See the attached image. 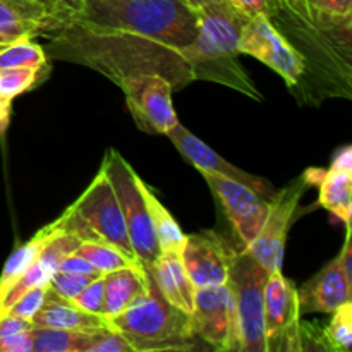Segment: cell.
<instances>
[{
	"label": "cell",
	"instance_id": "cell-1",
	"mask_svg": "<svg viewBox=\"0 0 352 352\" xmlns=\"http://www.w3.org/2000/svg\"><path fill=\"white\" fill-rule=\"evenodd\" d=\"M198 10L186 0H81L65 26L48 34V54L86 65L113 85L160 74L174 91L195 81L188 58Z\"/></svg>",
	"mask_w": 352,
	"mask_h": 352
},
{
	"label": "cell",
	"instance_id": "cell-2",
	"mask_svg": "<svg viewBox=\"0 0 352 352\" xmlns=\"http://www.w3.org/2000/svg\"><path fill=\"white\" fill-rule=\"evenodd\" d=\"M198 34L188 50L189 64L196 79H208L260 100L256 86L241 67L239 38L248 16L236 9L229 0L212 2L199 7Z\"/></svg>",
	"mask_w": 352,
	"mask_h": 352
},
{
	"label": "cell",
	"instance_id": "cell-3",
	"mask_svg": "<svg viewBox=\"0 0 352 352\" xmlns=\"http://www.w3.org/2000/svg\"><path fill=\"white\" fill-rule=\"evenodd\" d=\"M109 322L127 340L133 352L189 351L195 347L191 316L162 296L151 275L146 292Z\"/></svg>",
	"mask_w": 352,
	"mask_h": 352
},
{
	"label": "cell",
	"instance_id": "cell-4",
	"mask_svg": "<svg viewBox=\"0 0 352 352\" xmlns=\"http://www.w3.org/2000/svg\"><path fill=\"white\" fill-rule=\"evenodd\" d=\"M57 222L60 230L72 234L79 241L112 244L138 260L127 237L119 199L103 168H100L85 192L58 217Z\"/></svg>",
	"mask_w": 352,
	"mask_h": 352
},
{
	"label": "cell",
	"instance_id": "cell-5",
	"mask_svg": "<svg viewBox=\"0 0 352 352\" xmlns=\"http://www.w3.org/2000/svg\"><path fill=\"white\" fill-rule=\"evenodd\" d=\"M102 168L112 182L113 191L119 199L124 222H126L127 237H129L134 254L148 270L160 254V248L155 239L150 210H148L140 188L141 177L117 150L107 151Z\"/></svg>",
	"mask_w": 352,
	"mask_h": 352
},
{
	"label": "cell",
	"instance_id": "cell-6",
	"mask_svg": "<svg viewBox=\"0 0 352 352\" xmlns=\"http://www.w3.org/2000/svg\"><path fill=\"white\" fill-rule=\"evenodd\" d=\"M268 272L243 248L236 251L229 274L236 305L241 352H267L265 344V284Z\"/></svg>",
	"mask_w": 352,
	"mask_h": 352
},
{
	"label": "cell",
	"instance_id": "cell-7",
	"mask_svg": "<svg viewBox=\"0 0 352 352\" xmlns=\"http://www.w3.org/2000/svg\"><path fill=\"white\" fill-rule=\"evenodd\" d=\"M322 174V168H308L284 189L275 191L268 201V213L260 232L250 246H244L268 274L282 272L285 241L298 213L299 201L309 186H318Z\"/></svg>",
	"mask_w": 352,
	"mask_h": 352
},
{
	"label": "cell",
	"instance_id": "cell-8",
	"mask_svg": "<svg viewBox=\"0 0 352 352\" xmlns=\"http://www.w3.org/2000/svg\"><path fill=\"white\" fill-rule=\"evenodd\" d=\"M239 54L251 55L267 67L274 69L284 78L289 89L299 88L306 78V62L302 55L285 40L284 34L265 14L248 17L239 38Z\"/></svg>",
	"mask_w": 352,
	"mask_h": 352
},
{
	"label": "cell",
	"instance_id": "cell-9",
	"mask_svg": "<svg viewBox=\"0 0 352 352\" xmlns=\"http://www.w3.org/2000/svg\"><path fill=\"white\" fill-rule=\"evenodd\" d=\"M265 344L267 352L302 351L298 289L282 272L268 274L265 284Z\"/></svg>",
	"mask_w": 352,
	"mask_h": 352
},
{
	"label": "cell",
	"instance_id": "cell-10",
	"mask_svg": "<svg viewBox=\"0 0 352 352\" xmlns=\"http://www.w3.org/2000/svg\"><path fill=\"white\" fill-rule=\"evenodd\" d=\"M191 320L196 337L212 349L239 351L236 305L229 282L196 289Z\"/></svg>",
	"mask_w": 352,
	"mask_h": 352
},
{
	"label": "cell",
	"instance_id": "cell-11",
	"mask_svg": "<svg viewBox=\"0 0 352 352\" xmlns=\"http://www.w3.org/2000/svg\"><path fill=\"white\" fill-rule=\"evenodd\" d=\"M126 96L127 109L134 122L148 134H167L179 124L172 93L174 86L160 74L129 78L119 85Z\"/></svg>",
	"mask_w": 352,
	"mask_h": 352
},
{
	"label": "cell",
	"instance_id": "cell-12",
	"mask_svg": "<svg viewBox=\"0 0 352 352\" xmlns=\"http://www.w3.org/2000/svg\"><path fill=\"white\" fill-rule=\"evenodd\" d=\"M236 250L213 230L186 236L182 263L196 289L226 284L229 280Z\"/></svg>",
	"mask_w": 352,
	"mask_h": 352
},
{
	"label": "cell",
	"instance_id": "cell-13",
	"mask_svg": "<svg viewBox=\"0 0 352 352\" xmlns=\"http://www.w3.org/2000/svg\"><path fill=\"white\" fill-rule=\"evenodd\" d=\"M203 177L226 210L243 246H250L265 222L268 213V199L232 179L208 174V172H203Z\"/></svg>",
	"mask_w": 352,
	"mask_h": 352
},
{
	"label": "cell",
	"instance_id": "cell-14",
	"mask_svg": "<svg viewBox=\"0 0 352 352\" xmlns=\"http://www.w3.org/2000/svg\"><path fill=\"white\" fill-rule=\"evenodd\" d=\"M165 136H168V140L181 151L182 157L189 164L195 165L201 174L203 172H208V174H217L222 175V177L232 179V181L241 182V184L248 186L253 191H256L258 195L263 196L268 201L275 195V189L270 182L265 181L263 177H258V175H253L250 172L237 168L236 165H232L229 160L220 157L215 150H212L208 144L203 143L199 138H196L191 131H188L181 124H175Z\"/></svg>",
	"mask_w": 352,
	"mask_h": 352
},
{
	"label": "cell",
	"instance_id": "cell-15",
	"mask_svg": "<svg viewBox=\"0 0 352 352\" xmlns=\"http://www.w3.org/2000/svg\"><path fill=\"white\" fill-rule=\"evenodd\" d=\"M62 26V19L45 0H0V36L9 41L48 36Z\"/></svg>",
	"mask_w": 352,
	"mask_h": 352
},
{
	"label": "cell",
	"instance_id": "cell-16",
	"mask_svg": "<svg viewBox=\"0 0 352 352\" xmlns=\"http://www.w3.org/2000/svg\"><path fill=\"white\" fill-rule=\"evenodd\" d=\"M298 298L301 315H332L340 305L352 301V277L344 272L339 254L298 289Z\"/></svg>",
	"mask_w": 352,
	"mask_h": 352
},
{
	"label": "cell",
	"instance_id": "cell-17",
	"mask_svg": "<svg viewBox=\"0 0 352 352\" xmlns=\"http://www.w3.org/2000/svg\"><path fill=\"white\" fill-rule=\"evenodd\" d=\"M318 205L329 210L340 222L351 226L352 217V148L342 146L336 155L330 168L323 170L318 182Z\"/></svg>",
	"mask_w": 352,
	"mask_h": 352
},
{
	"label": "cell",
	"instance_id": "cell-18",
	"mask_svg": "<svg viewBox=\"0 0 352 352\" xmlns=\"http://www.w3.org/2000/svg\"><path fill=\"white\" fill-rule=\"evenodd\" d=\"M148 272L162 296L172 306L191 316L192 308H195L196 287L186 272L181 254L160 251Z\"/></svg>",
	"mask_w": 352,
	"mask_h": 352
},
{
	"label": "cell",
	"instance_id": "cell-19",
	"mask_svg": "<svg viewBox=\"0 0 352 352\" xmlns=\"http://www.w3.org/2000/svg\"><path fill=\"white\" fill-rule=\"evenodd\" d=\"M103 280H105L103 316L112 320L146 292L150 284V272L143 265H129L120 270L105 274Z\"/></svg>",
	"mask_w": 352,
	"mask_h": 352
},
{
	"label": "cell",
	"instance_id": "cell-20",
	"mask_svg": "<svg viewBox=\"0 0 352 352\" xmlns=\"http://www.w3.org/2000/svg\"><path fill=\"white\" fill-rule=\"evenodd\" d=\"M31 322H33V327H52V329L65 330H91L110 325L107 318L85 311L78 305H74V301L60 298L50 289H47L43 305Z\"/></svg>",
	"mask_w": 352,
	"mask_h": 352
},
{
	"label": "cell",
	"instance_id": "cell-21",
	"mask_svg": "<svg viewBox=\"0 0 352 352\" xmlns=\"http://www.w3.org/2000/svg\"><path fill=\"white\" fill-rule=\"evenodd\" d=\"M58 230H60V226H58L57 220H54V222L48 223V226L41 227L26 244L19 246L12 254H10V258L6 261V265H3L2 275H0V301H2L3 296L7 294V291L16 284L17 278H19L21 275L30 268V265L36 260V256L40 254L45 243H47L55 232H58Z\"/></svg>",
	"mask_w": 352,
	"mask_h": 352
},
{
	"label": "cell",
	"instance_id": "cell-22",
	"mask_svg": "<svg viewBox=\"0 0 352 352\" xmlns=\"http://www.w3.org/2000/svg\"><path fill=\"white\" fill-rule=\"evenodd\" d=\"M140 188L144 196V201H146L148 205V210H150L151 226H153L155 239H157L160 251L181 254L186 243V236L181 230V227H179V223L175 222V219L170 215V212L162 205L160 199L155 196V192L151 191L150 186L144 184L143 179L140 181Z\"/></svg>",
	"mask_w": 352,
	"mask_h": 352
},
{
	"label": "cell",
	"instance_id": "cell-23",
	"mask_svg": "<svg viewBox=\"0 0 352 352\" xmlns=\"http://www.w3.org/2000/svg\"><path fill=\"white\" fill-rule=\"evenodd\" d=\"M33 352H82L86 330L33 327Z\"/></svg>",
	"mask_w": 352,
	"mask_h": 352
},
{
	"label": "cell",
	"instance_id": "cell-24",
	"mask_svg": "<svg viewBox=\"0 0 352 352\" xmlns=\"http://www.w3.org/2000/svg\"><path fill=\"white\" fill-rule=\"evenodd\" d=\"M320 342V349L336 352H349L352 344V301L340 305L332 313L329 327L320 330L318 337H313Z\"/></svg>",
	"mask_w": 352,
	"mask_h": 352
},
{
	"label": "cell",
	"instance_id": "cell-25",
	"mask_svg": "<svg viewBox=\"0 0 352 352\" xmlns=\"http://www.w3.org/2000/svg\"><path fill=\"white\" fill-rule=\"evenodd\" d=\"M74 253H78L79 256H82L86 261H89V263L95 267V270H98L102 275L120 270V268L129 267V265H141L138 260L127 256L122 250L107 243L82 241Z\"/></svg>",
	"mask_w": 352,
	"mask_h": 352
},
{
	"label": "cell",
	"instance_id": "cell-26",
	"mask_svg": "<svg viewBox=\"0 0 352 352\" xmlns=\"http://www.w3.org/2000/svg\"><path fill=\"white\" fill-rule=\"evenodd\" d=\"M3 67H33L48 69L47 52L34 43L33 38H19L0 50V69Z\"/></svg>",
	"mask_w": 352,
	"mask_h": 352
},
{
	"label": "cell",
	"instance_id": "cell-27",
	"mask_svg": "<svg viewBox=\"0 0 352 352\" xmlns=\"http://www.w3.org/2000/svg\"><path fill=\"white\" fill-rule=\"evenodd\" d=\"M48 69L3 67L0 69V100L12 103L14 98L33 88Z\"/></svg>",
	"mask_w": 352,
	"mask_h": 352
},
{
	"label": "cell",
	"instance_id": "cell-28",
	"mask_svg": "<svg viewBox=\"0 0 352 352\" xmlns=\"http://www.w3.org/2000/svg\"><path fill=\"white\" fill-rule=\"evenodd\" d=\"M91 275H78V274H69V272L57 270L52 275L50 282H48V289L58 294L60 298L65 299H74L89 282L93 280Z\"/></svg>",
	"mask_w": 352,
	"mask_h": 352
},
{
	"label": "cell",
	"instance_id": "cell-29",
	"mask_svg": "<svg viewBox=\"0 0 352 352\" xmlns=\"http://www.w3.org/2000/svg\"><path fill=\"white\" fill-rule=\"evenodd\" d=\"M103 298H105V280L102 275V277L93 278L72 301L85 311L103 316Z\"/></svg>",
	"mask_w": 352,
	"mask_h": 352
},
{
	"label": "cell",
	"instance_id": "cell-30",
	"mask_svg": "<svg viewBox=\"0 0 352 352\" xmlns=\"http://www.w3.org/2000/svg\"><path fill=\"white\" fill-rule=\"evenodd\" d=\"M48 287H33L30 291L24 292L17 301H14L9 306V309L2 313H12V315L21 316V318L33 320V316L40 311L41 305L45 301V294H47Z\"/></svg>",
	"mask_w": 352,
	"mask_h": 352
},
{
	"label": "cell",
	"instance_id": "cell-31",
	"mask_svg": "<svg viewBox=\"0 0 352 352\" xmlns=\"http://www.w3.org/2000/svg\"><path fill=\"white\" fill-rule=\"evenodd\" d=\"M299 2L325 16L352 19V0H299Z\"/></svg>",
	"mask_w": 352,
	"mask_h": 352
},
{
	"label": "cell",
	"instance_id": "cell-32",
	"mask_svg": "<svg viewBox=\"0 0 352 352\" xmlns=\"http://www.w3.org/2000/svg\"><path fill=\"white\" fill-rule=\"evenodd\" d=\"M229 2L248 17H253L256 14H265L268 17L275 10L278 0H229Z\"/></svg>",
	"mask_w": 352,
	"mask_h": 352
},
{
	"label": "cell",
	"instance_id": "cell-33",
	"mask_svg": "<svg viewBox=\"0 0 352 352\" xmlns=\"http://www.w3.org/2000/svg\"><path fill=\"white\" fill-rule=\"evenodd\" d=\"M57 270L69 272V274H78V275H91V277H102L98 270H95L89 261H86L85 258L79 256L78 253H72L69 256H65L64 260L60 261Z\"/></svg>",
	"mask_w": 352,
	"mask_h": 352
},
{
	"label": "cell",
	"instance_id": "cell-34",
	"mask_svg": "<svg viewBox=\"0 0 352 352\" xmlns=\"http://www.w3.org/2000/svg\"><path fill=\"white\" fill-rule=\"evenodd\" d=\"M0 352H33V336L31 330L0 339Z\"/></svg>",
	"mask_w": 352,
	"mask_h": 352
},
{
	"label": "cell",
	"instance_id": "cell-35",
	"mask_svg": "<svg viewBox=\"0 0 352 352\" xmlns=\"http://www.w3.org/2000/svg\"><path fill=\"white\" fill-rule=\"evenodd\" d=\"M33 329V322L21 316L12 315V313H0V339L14 333L28 332Z\"/></svg>",
	"mask_w": 352,
	"mask_h": 352
},
{
	"label": "cell",
	"instance_id": "cell-36",
	"mask_svg": "<svg viewBox=\"0 0 352 352\" xmlns=\"http://www.w3.org/2000/svg\"><path fill=\"white\" fill-rule=\"evenodd\" d=\"M45 2L50 6V9L57 14L62 19L64 26L67 24V21L74 16L76 10L79 9V3L81 0H45Z\"/></svg>",
	"mask_w": 352,
	"mask_h": 352
},
{
	"label": "cell",
	"instance_id": "cell-37",
	"mask_svg": "<svg viewBox=\"0 0 352 352\" xmlns=\"http://www.w3.org/2000/svg\"><path fill=\"white\" fill-rule=\"evenodd\" d=\"M10 105L12 103H6L0 100V134L7 129L10 119Z\"/></svg>",
	"mask_w": 352,
	"mask_h": 352
},
{
	"label": "cell",
	"instance_id": "cell-38",
	"mask_svg": "<svg viewBox=\"0 0 352 352\" xmlns=\"http://www.w3.org/2000/svg\"><path fill=\"white\" fill-rule=\"evenodd\" d=\"M186 2H188L192 9H199V7L208 6V3L212 2H220V0H186Z\"/></svg>",
	"mask_w": 352,
	"mask_h": 352
},
{
	"label": "cell",
	"instance_id": "cell-39",
	"mask_svg": "<svg viewBox=\"0 0 352 352\" xmlns=\"http://www.w3.org/2000/svg\"><path fill=\"white\" fill-rule=\"evenodd\" d=\"M7 43H10V41H9V40H7V38L0 36V45H7Z\"/></svg>",
	"mask_w": 352,
	"mask_h": 352
},
{
	"label": "cell",
	"instance_id": "cell-40",
	"mask_svg": "<svg viewBox=\"0 0 352 352\" xmlns=\"http://www.w3.org/2000/svg\"><path fill=\"white\" fill-rule=\"evenodd\" d=\"M3 47H6V45H0V50H2V48H3Z\"/></svg>",
	"mask_w": 352,
	"mask_h": 352
},
{
	"label": "cell",
	"instance_id": "cell-41",
	"mask_svg": "<svg viewBox=\"0 0 352 352\" xmlns=\"http://www.w3.org/2000/svg\"><path fill=\"white\" fill-rule=\"evenodd\" d=\"M0 313H2V308H0Z\"/></svg>",
	"mask_w": 352,
	"mask_h": 352
}]
</instances>
